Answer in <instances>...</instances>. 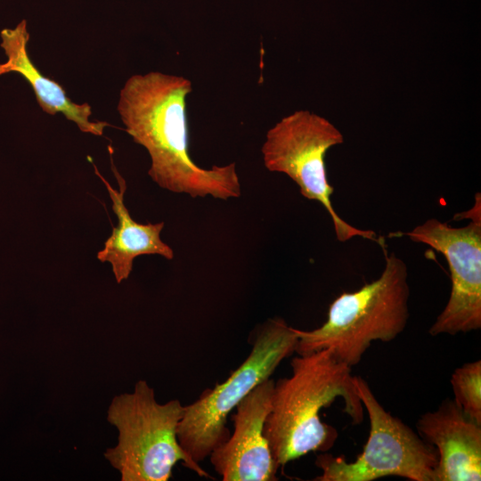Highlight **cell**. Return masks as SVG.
<instances>
[{"mask_svg":"<svg viewBox=\"0 0 481 481\" xmlns=\"http://www.w3.org/2000/svg\"><path fill=\"white\" fill-rule=\"evenodd\" d=\"M188 78L151 71L131 76L120 90L118 112L126 132L151 158L148 171L160 188L192 198H239L240 182L235 163L199 167L188 143Z\"/></svg>","mask_w":481,"mask_h":481,"instance_id":"1","label":"cell"},{"mask_svg":"<svg viewBox=\"0 0 481 481\" xmlns=\"http://www.w3.org/2000/svg\"><path fill=\"white\" fill-rule=\"evenodd\" d=\"M290 366V376L274 381L264 426V436L280 467L311 452H325L335 444L338 431L324 423L320 413L337 397L343 398L344 412L353 423L363 418L352 368L339 362L330 349L298 355Z\"/></svg>","mask_w":481,"mask_h":481,"instance_id":"2","label":"cell"},{"mask_svg":"<svg viewBox=\"0 0 481 481\" xmlns=\"http://www.w3.org/2000/svg\"><path fill=\"white\" fill-rule=\"evenodd\" d=\"M410 287L405 262L386 253L380 276L354 292H344L330 306L327 321L312 330L294 328L295 352L305 355L329 348L351 368L373 341L390 342L409 319Z\"/></svg>","mask_w":481,"mask_h":481,"instance_id":"3","label":"cell"},{"mask_svg":"<svg viewBox=\"0 0 481 481\" xmlns=\"http://www.w3.org/2000/svg\"><path fill=\"white\" fill-rule=\"evenodd\" d=\"M184 406L178 399L159 404L144 379L133 392L113 397L107 420L118 430V443L104 452L121 481H167L173 468L183 465L201 477H211L182 448L177 428Z\"/></svg>","mask_w":481,"mask_h":481,"instance_id":"4","label":"cell"},{"mask_svg":"<svg viewBox=\"0 0 481 481\" xmlns=\"http://www.w3.org/2000/svg\"><path fill=\"white\" fill-rule=\"evenodd\" d=\"M294 328L281 318L262 324L244 362L223 383L208 388L191 404L184 406L177 428L182 448L200 464L227 440L228 416L257 385L271 378L280 363L295 352Z\"/></svg>","mask_w":481,"mask_h":481,"instance_id":"5","label":"cell"},{"mask_svg":"<svg viewBox=\"0 0 481 481\" xmlns=\"http://www.w3.org/2000/svg\"><path fill=\"white\" fill-rule=\"evenodd\" d=\"M356 393L367 412L370 432L355 461L344 455L321 453L315 465L322 470L315 481H373L395 476L412 481H435L436 449L379 404L365 379L353 376Z\"/></svg>","mask_w":481,"mask_h":481,"instance_id":"6","label":"cell"},{"mask_svg":"<svg viewBox=\"0 0 481 481\" xmlns=\"http://www.w3.org/2000/svg\"><path fill=\"white\" fill-rule=\"evenodd\" d=\"M343 142V134L327 118L309 110H296L267 131L261 148L264 165L271 172L288 175L302 196L325 208L338 241L362 237L383 248L384 240L375 232L349 224L331 203L334 189L328 181L324 158L330 148Z\"/></svg>","mask_w":481,"mask_h":481,"instance_id":"7","label":"cell"},{"mask_svg":"<svg viewBox=\"0 0 481 481\" xmlns=\"http://www.w3.org/2000/svg\"><path fill=\"white\" fill-rule=\"evenodd\" d=\"M404 234L441 253L449 265L452 282L449 299L428 333L456 335L479 330L481 220H471L466 226L456 228L430 218Z\"/></svg>","mask_w":481,"mask_h":481,"instance_id":"8","label":"cell"},{"mask_svg":"<svg viewBox=\"0 0 481 481\" xmlns=\"http://www.w3.org/2000/svg\"><path fill=\"white\" fill-rule=\"evenodd\" d=\"M274 380L265 379L236 406L232 415L233 433L209 455L224 481H275L280 466L264 436L270 412Z\"/></svg>","mask_w":481,"mask_h":481,"instance_id":"9","label":"cell"},{"mask_svg":"<svg viewBox=\"0 0 481 481\" xmlns=\"http://www.w3.org/2000/svg\"><path fill=\"white\" fill-rule=\"evenodd\" d=\"M417 431L436 449L435 481L481 480V425L453 399H445L436 410L423 413Z\"/></svg>","mask_w":481,"mask_h":481,"instance_id":"10","label":"cell"},{"mask_svg":"<svg viewBox=\"0 0 481 481\" xmlns=\"http://www.w3.org/2000/svg\"><path fill=\"white\" fill-rule=\"evenodd\" d=\"M1 47L7 60L0 63V76L17 72L32 87L36 100L42 110L49 115L62 113L74 122L80 131L94 135H102L105 127L110 125L105 121H92V107L89 103H76L68 96L65 89L54 79L42 74L29 58L28 42L29 33L27 20H20L13 29H4L0 33Z\"/></svg>","mask_w":481,"mask_h":481,"instance_id":"11","label":"cell"},{"mask_svg":"<svg viewBox=\"0 0 481 481\" xmlns=\"http://www.w3.org/2000/svg\"><path fill=\"white\" fill-rule=\"evenodd\" d=\"M112 171L118 180L119 190L114 189L94 166V172L106 186L112 201V210L118 218V225L105 240L96 257L102 263H110L118 283L128 279L135 257L143 255H159L167 259L174 258L173 249L165 243L160 233L164 223L140 224L133 219L124 202L126 181L116 169L111 159Z\"/></svg>","mask_w":481,"mask_h":481,"instance_id":"12","label":"cell"},{"mask_svg":"<svg viewBox=\"0 0 481 481\" xmlns=\"http://www.w3.org/2000/svg\"><path fill=\"white\" fill-rule=\"evenodd\" d=\"M451 384L455 404L481 425V361L467 363L455 369Z\"/></svg>","mask_w":481,"mask_h":481,"instance_id":"13","label":"cell"}]
</instances>
